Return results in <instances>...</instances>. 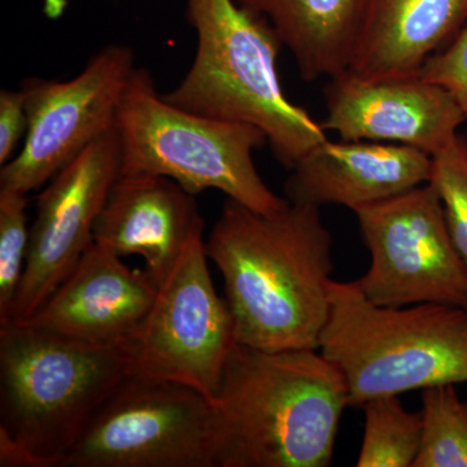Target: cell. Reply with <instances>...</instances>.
I'll return each mask as SVG.
<instances>
[{"label": "cell", "instance_id": "1", "mask_svg": "<svg viewBox=\"0 0 467 467\" xmlns=\"http://www.w3.org/2000/svg\"><path fill=\"white\" fill-rule=\"evenodd\" d=\"M205 247L225 284L235 342L318 349L334 267L333 236L318 207L288 202L261 213L227 199Z\"/></svg>", "mask_w": 467, "mask_h": 467}, {"label": "cell", "instance_id": "2", "mask_svg": "<svg viewBox=\"0 0 467 467\" xmlns=\"http://www.w3.org/2000/svg\"><path fill=\"white\" fill-rule=\"evenodd\" d=\"M211 402L217 467H326L349 398L318 349L235 342Z\"/></svg>", "mask_w": 467, "mask_h": 467}, {"label": "cell", "instance_id": "3", "mask_svg": "<svg viewBox=\"0 0 467 467\" xmlns=\"http://www.w3.org/2000/svg\"><path fill=\"white\" fill-rule=\"evenodd\" d=\"M198 36L192 67L165 100L198 115L244 122L265 133L285 167L326 140L325 129L292 103L278 75L282 42L259 15L235 0H187Z\"/></svg>", "mask_w": 467, "mask_h": 467}, {"label": "cell", "instance_id": "4", "mask_svg": "<svg viewBox=\"0 0 467 467\" xmlns=\"http://www.w3.org/2000/svg\"><path fill=\"white\" fill-rule=\"evenodd\" d=\"M135 373L133 339L88 343L0 325V429L34 467H60L98 410Z\"/></svg>", "mask_w": 467, "mask_h": 467}, {"label": "cell", "instance_id": "5", "mask_svg": "<svg viewBox=\"0 0 467 467\" xmlns=\"http://www.w3.org/2000/svg\"><path fill=\"white\" fill-rule=\"evenodd\" d=\"M318 350L342 374L349 405L467 382V308L378 306L333 281Z\"/></svg>", "mask_w": 467, "mask_h": 467}, {"label": "cell", "instance_id": "6", "mask_svg": "<svg viewBox=\"0 0 467 467\" xmlns=\"http://www.w3.org/2000/svg\"><path fill=\"white\" fill-rule=\"evenodd\" d=\"M116 130L122 175H161L192 195L218 190L261 213L288 204L267 187L254 165L252 153L267 142L261 129L173 106L146 69L135 67L126 86Z\"/></svg>", "mask_w": 467, "mask_h": 467}, {"label": "cell", "instance_id": "7", "mask_svg": "<svg viewBox=\"0 0 467 467\" xmlns=\"http://www.w3.org/2000/svg\"><path fill=\"white\" fill-rule=\"evenodd\" d=\"M60 467H217L212 402L183 384L130 374Z\"/></svg>", "mask_w": 467, "mask_h": 467}, {"label": "cell", "instance_id": "8", "mask_svg": "<svg viewBox=\"0 0 467 467\" xmlns=\"http://www.w3.org/2000/svg\"><path fill=\"white\" fill-rule=\"evenodd\" d=\"M355 213L371 264L353 284L368 300L383 306L435 303L467 308L466 266L431 183Z\"/></svg>", "mask_w": 467, "mask_h": 467}, {"label": "cell", "instance_id": "9", "mask_svg": "<svg viewBox=\"0 0 467 467\" xmlns=\"http://www.w3.org/2000/svg\"><path fill=\"white\" fill-rule=\"evenodd\" d=\"M135 70L129 46H107L67 81L24 82L27 130L23 149L0 171V189L27 193L50 182L82 150L115 128Z\"/></svg>", "mask_w": 467, "mask_h": 467}, {"label": "cell", "instance_id": "10", "mask_svg": "<svg viewBox=\"0 0 467 467\" xmlns=\"http://www.w3.org/2000/svg\"><path fill=\"white\" fill-rule=\"evenodd\" d=\"M204 230L195 234L133 337L135 373L183 384L212 400L235 343L232 313L208 267Z\"/></svg>", "mask_w": 467, "mask_h": 467}, {"label": "cell", "instance_id": "11", "mask_svg": "<svg viewBox=\"0 0 467 467\" xmlns=\"http://www.w3.org/2000/svg\"><path fill=\"white\" fill-rule=\"evenodd\" d=\"M119 174L121 150L115 125L43 190L30 226L26 272L9 322L32 317L75 269L94 243L95 225Z\"/></svg>", "mask_w": 467, "mask_h": 467}, {"label": "cell", "instance_id": "12", "mask_svg": "<svg viewBox=\"0 0 467 467\" xmlns=\"http://www.w3.org/2000/svg\"><path fill=\"white\" fill-rule=\"evenodd\" d=\"M325 100L322 126L342 140L404 144L431 156L467 119L450 92L420 76L367 79L344 70L330 78Z\"/></svg>", "mask_w": 467, "mask_h": 467}, {"label": "cell", "instance_id": "13", "mask_svg": "<svg viewBox=\"0 0 467 467\" xmlns=\"http://www.w3.org/2000/svg\"><path fill=\"white\" fill-rule=\"evenodd\" d=\"M159 285L146 270L94 242L41 308L23 324L88 343H121L142 327Z\"/></svg>", "mask_w": 467, "mask_h": 467}, {"label": "cell", "instance_id": "14", "mask_svg": "<svg viewBox=\"0 0 467 467\" xmlns=\"http://www.w3.org/2000/svg\"><path fill=\"white\" fill-rule=\"evenodd\" d=\"M291 171L285 183L288 202L355 212L429 183L432 158L404 144L326 138Z\"/></svg>", "mask_w": 467, "mask_h": 467}, {"label": "cell", "instance_id": "15", "mask_svg": "<svg viewBox=\"0 0 467 467\" xmlns=\"http://www.w3.org/2000/svg\"><path fill=\"white\" fill-rule=\"evenodd\" d=\"M193 196L161 175L119 174L98 218L94 242L119 257H143L144 270L159 285L193 235L204 230Z\"/></svg>", "mask_w": 467, "mask_h": 467}, {"label": "cell", "instance_id": "16", "mask_svg": "<svg viewBox=\"0 0 467 467\" xmlns=\"http://www.w3.org/2000/svg\"><path fill=\"white\" fill-rule=\"evenodd\" d=\"M467 26V0H368L347 67L367 79L420 75Z\"/></svg>", "mask_w": 467, "mask_h": 467}, {"label": "cell", "instance_id": "17", "mask_svg": "<svg viewBox=\"0 0 467 467\" xmlns=\"http://www.w3.org/2000/svg\"><path fill=\"white\" fill-rule=\"evenodd\" d=\"M235 2L265 18L309 82L347 70L368 5V0Z\"/></svg>", "mask_w": 467, "mask_h": 467}, {"label": "cell", "instance_id": "18", "mask_svg": "<svg viewBox=\"0 0 467 467\" xmlns=\"http://www.w3.org/2000/svg\"><path fill=\"white\" fill-rule=\"evenodd\" d=\"M365 432L358 467H413L420 451L422 420L399 396H380L361 405Z\"/></svg>", "mask_w": 467, "mask_h": 467}, {"label": "cell", "instance_id": "19", "mask_svg": "<svg viewBox=\"0 0 467 467\" xmlns=\"http://www.w3.org/2000/svg\"><path fill=\"white\" fill-rule=\"evenodd\" d=\"M422 432L413 467H467V404L454 384L422 389Z\"/></svg>", "mask_w": 467, "mask_h": 467}, {"label": "cell", "instance_id": "20", "mask_svg": "<svg viewBox=\"0 0 467 467\" xmlns=\"http://www.w3.org/2000/svg\"><path fill=\"white\" fill-rule=\"evenodd\" d=\"M26 193L0 189V325L14 312L29 254Z\"/></svg>", "mask_w": 467, "mask_h": 467}, {"label": "cell", "instance_id": "21", "mask_svg": "<svg viewBox=\"0 0 467 467\" xmlns=\"http://www.w3.org/2000/svg\"><path fill=\"white\" fill-rule=\"evenodd\" d=\"M432 158L431 183L441 196L454 247L467 270V140L457 135Z\"/></svg>", "mask_w": 467, "mask_h": 467}, {"label": "cell", "instance_id": "22", "mask_svg": "<svg viewBox=\"0 0 467 467\" xmlns=\"http://www.w3.org/2000/svg\"><path fill=\"white\" fill-rule=\"evenodd\" d=\"M418 76L450 92L467 116V26L426 61Z\"/></svg>", "mask_w": 467, "mask_h": 467}, {"label": "cell", "instance_id": "23", "mask_svg": "<svg viewBox=\"0 0 467 467\" xmlns=\"http://www.w3.org/2000/svg\"><path fill=\"white\" fill-rule=\"evenodd\" d=\"M27 112L23 90L0 91V165L15 158L18 143L26 137Z\"/></svg>", "mask_w": 467, "mask_h": 467}]
</instances>
